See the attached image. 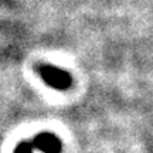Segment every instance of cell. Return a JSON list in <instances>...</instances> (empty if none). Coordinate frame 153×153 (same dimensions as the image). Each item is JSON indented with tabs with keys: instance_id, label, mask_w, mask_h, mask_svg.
<instances>
[{
	"instance_id": "1",
	"label": "cell",
	"mask_w": 153,
	"mask_h": 153,
	"mask_svg": "<svg viewBox=\"0 0 153 153\" xmlns=\"http://www.w3.org/2000/svg\"><path fill=\"white\" fill-rule=\"evenodd\" d=\"M38 72L43 78V81L51 88H54V89L64 91V89H68L72 84L71 75L67 71L61 70V68H57L54 65L43 64L38 68Z\"/></svg>"
},
{
	"instance_id": "2",
	"label": "cell",
	"mask_w": 153,
	"mask_h": 153,
	"mask_svg": "<svg viewBox=\"0 0 153 153\" xmlns=\"http://www.w3.org/2000/svg\"><path fill=\"white\" fill-rule=\"evenodd\" d=\"M31 143H33L34 149L41 150L43 153H60L61 149H62L61 140L54 133H50V132L38 133L31 140Z\"/></svg>"
},
{
	"instance_id": "3",
	"label": "cell",
	"mask_w": 153,
	"mask_h": 153,
	"mask_svg": "<svg viewBox=\"0 0 153 153\" xmlns=\"http://www.w3.org/2000/svg\"><path fill=\"white\" fill-rule=\"evenodd\" d=\"M34 146L31 140H23L22 143L17 145V148L14 149V153H33Z\"/></svg>"
}]
</instances>
